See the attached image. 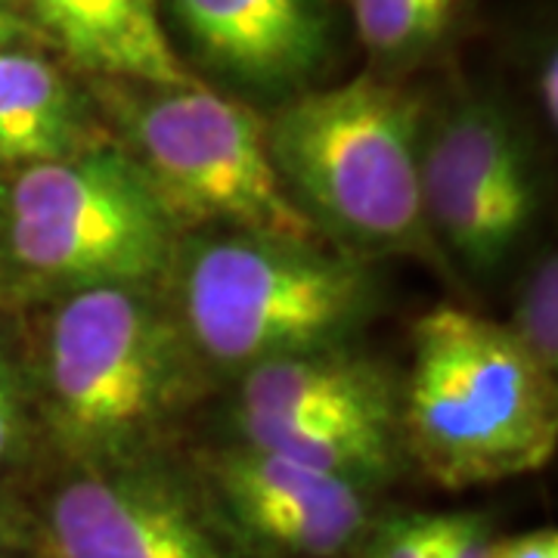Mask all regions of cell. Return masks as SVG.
Here are the masks:
<instances>
[{"label":"cell","mask_w":558,"mask_h":558,"mask_svg":"<svg viewBox=\"0 0 558 558\" xmlns=\"http://www.w3.org/2000/svg\"><path fill=\"white\" fill-rule=\"evenodd\" d=\"M400 425L440 487L521 478L556 457V379L506 323L440 304L413 326Z\"/></svg>","instance_id":"6da1fadb"},{"label":"cell","mask_w":558,"mask_h":558,"mask_svg":"<svg viewBox=\"0 0 558 558\" xmlns=\"http://www.w3.org/2000/svg\"><path fill=\"white\" fill-rule=\"evenodd\" d=\"M171 7L202 57L248 87L304 84L329 53L317 0H171Z\"/></svg>","instance_id":"30bf717a"},{"label":"cell","mask_w":558,"mask_h":558,"mask_svg":"<svg viewBox=\"0 0 558 558\" xmlns=\"http://www.w3.org/2000/svg\"><path fill=\"white\" fill-rule=\"evenodd\" d=\"M190 351L143 289L72 292L44 332L35 416L84 465H131L190 395Z\"/></svg>","instance_id":"7a4b0ae2"},{"label":"cell","mask_w":558,"mask_h":558,"mask_svg":"<svg viewBox=\"0 0 558 558\" xmlns=\"http://www.w3.org/2000/svg\"><path fill=\"white\" fill-rule=\"evenodd\" d=\"M245 447L299 462L351 484L385 478L395 465L398 413H336L307 418H236Z\"/></svg>","instance_id":"5bb4252c"},{"label":"cell","mask_w":558,"mask_h":558,"mask_svg":"<svg viewBox=\"0 0 558 558\" xmlns=\"http://www.w3.org/2000/svg\"><path fill=\"white\" fill-rule=\"evenodd\" d=\"M369 558H435V515H395L379 527Z\"/></svg>","instance_id":"ac0fdd59"},{"label":"cell","mask_w":558,"mask_h":558,"mask_svg":"<svg viewBox=\"0 0 558 558\" xmlns=\"http://www.w3.org/2000/svg\"><path fill=\"white\" fill-rule=\"evenodd\" d=\"M490 558H558L556 527H539L531 534L499 539L490 549Z\"/></svg>","instance_id":"ffe728a7"},{"label":"cell","mask_w":558,"mask_h":558,"mask_svg":"<svg viewBox=\"0 0 558 558\" xmlns=\"http://www.w3.org/2000/svg\"><path fill=\"white\" fill-rule=\"evenodd\" d=\"M25 7L90 72L149 87L193 84L161 25L156 0H25Z\"/></svg>","instance_id":"8fae6325"},{"label":"cell","mask_w":558,"mask_h":558,"mask_svg":"<svg viewBox=\"0 0 558 558\" xmlns=\"http://www.w3.org/2000/svg\"><path fill=\"white\" fill-rule=\"evenodd\" d=\"M236 418H307L398 413L395 388L376 363L341 348L270 360L242 373Z\"/></svg>","instance_id":"7c38bea8"},{"label":"cell","mask_w":558,"mask_h":558,"mask_svg":"<svg viewBox=\"0 0 558 558\" xmlns=\"http://www.w3.org/2000/svg\"><path fill=\"white\" fill-rule=\"evenodd\" d=\"M44 543L53 558H227L171 481L131 465L94 469L60 487Z\"/></svg>","instance_id":"ba28073f"},{"label":"cell","mask_w":558,"mask_h":558,"mask_svg":"<svg viewBox=\"0 0 558 558\" xmlns=\"http://www.w3.org/2000/svg\"><path fill=\"white\" fill-rule=\"evenodd\" d=\"M38 416L25 369L0 332V478L20 469L35 447Z\"/></svg>","instance_id":"e0dca14e"},{"label":"cell","mask_w":558,"mask_h":558,"mask_svg":"<svg viewBox=\"0 0 558 558\" xmlns=\"http://www.w3.org/2000/svg\"><path fill=\"white\" fill-rule=\"evenodd\" d=\"M373 307V282L354 255L319 242L230 233L183 260L180 326L193 351L218 366L341 348Z\"/></svg>","instance_id":"5b68a950"},{"label":"cell","mask_w":558,"mask_h":558,"mask_svg":"<svg viewBox=\"0 0 558 558\" xmlns=\"http://www.w3.org/2000/svg\"><path fill=\"white\" fill-rule=\"evenodd\" d=\"M425 223L469 270H497L531 227L534 171L519 128L494 100H465L422 153Z\"/></svg>","instance_id":"52a82bcc"},{"label":"cell","mask_w":558,"mask_h":558,"mask_svg":"<svg viewBox=\"0 0 558 558\" xmlns=\"http://www.w3.org/2000/svg\"><path fill=\"white\" fill-rule=\"evenodd\" d=\"M494 539L481 515H435V558H490Z\"/></svg>","instance_id":"d6986e66"},{"label":"cell","mask_w":558,"mask_h":558,"mask_svg":"<svg viewBox=\"0 0 558 558\" xmlns=\"http://www.w3.org/2000/svg\"><path fill=\"white\" fill-rule=\"evenodd\" d=\"M94 149L78 94L53 62L0 47V165L28 168Z\"/></svg>","instance_id":"4fadbf2b"},{"label":"cell","mask_w":558,"mask_h":558,"mask_svg":"<svg viewBox=\"0 0 558 558\" xmlns=\"http://www.w3.org/2000/svg\"><path fill=\"white\" fill-rule=\"evenodd\" d=\"M267 146L319 233L366 252L425 248L418 109L403 90L354 78L304 94L267 124Z\"/></svg>","instance_id":"3957f363"},{"label":"cell","mask_w":558,"mask_h":558,"mask_svg":"<svg viewBox=\"0 0 558 558\" xmlns=\"http://www.w3.org/2000/svg\"><path fill=\"white\" fill-rule=\"evenodd\" d=\"M521 348L537 366L556 379L558 373V264L556 255H543L521 289L515 323H506Z\"/></svg>","instance_id":"2e32d148"},{"label":"cell","mask_w":558,"mask_h":558,"mask_svg":"<svg viewBox=\"0 0 558 558\" xmlns=\"http://www.w3.org/2000/svg\"><path fill=\"white\" fill-rule=\"evenodd\" d=\"M22 35H25V25H22L20 13L7 0H0V47L20 44Z\"/></svg>","instance_id":"603a6c76"},{"label":"cell","mask_w":558,"mask_h":558,"mask_svg":"<svg viewBox=\"0 0 558 558\" xmlns=\"http://www.w3.org/2000/svg\"><path fill=\"white\" fill-rule=\"evenodd\" d=\"M360 40L376 57H403L435 44L462 0H351Z\"/></svg>","instance_id":"9a60e30c"},{"label":"cell","mask_w":558,"mask_h":558,"mask_svg":"<svg viewBox=\"0 0 558 558\" xmlns=\"http://www.w3.org/2000/svg\"><path fill=\"white\" fill-rule=\"evenodd\" d=\"M159 90L131 112V159L174 227L223 223L233 233L319 242L323 233L279 180L258 112L196 81Z\"/></svg>","instance_id":"8992f818"},{"label":"cell","mask_w":558,"mask_h":558,"mask_svg":"<svg viewBox=\"0 0 558 558\" xmlns=\"http://www.w3.org/2000/svg\"><path fill=\"white\" fill-rule=\"evenodd\" d=\"M211 475L242 531L289 556H339L366 524L363 487L245 444L223 453Z\"/></svg>","instance_id":"9c48e42d"},{"label":"cell","mask_w":558,"mask_h":558,"mask_svg":"<svg viewBox=\"0 0 558 558\" xmlns=\"http://www.w3.org/2000/svg\"><path fill=\"white\" fill-rule=\"evenodd\" d=\"M3 220H7V180L0 178V255H3Z\"/></svg>","instance_id":"cb8c5ba5"},{"label":"cell","mask_w":558,"mask_h":558,"mask_svg":"<svg viewBox=\"0 0 558 558\" xmlns=\"http://www.w3.org/2000/svg\"><path fill=\"white\" fill-rule=\"evenodd\" d=\"M22 546V521L13 512V506L0 494V558H7Z\"/></svg>","instance_id":"7402d4cb"},{"label":"cell","mask_w":558,"mask_h":558,"mask_svg":"<svg viewBox=\"0 0 558 558\" xmlns=\"http://www.w3.org/2000/svg\"><path fill=\"white\" fill-rule=\"evenodd\" d=\"M174 220L137 161L94 146L7 180L0 289H146L174 258Z\"/></svg>","instance_id":"277c9868"},{"label":"cell","mask_w":558,"mask_h":558,"mask_svg":"<svg viewBox=\"0 0 558 558\" xmlns=\"http://www.w3.org/2000/svg\"><path fill=\"white\" fill-rule=\"evenodd\" d=\"M556 53L549 50V57L539 60L537 69V97H539V109L543 116L549 119V124H556L558 119V90H556Z\"/></svg>","instance_id":"44dd1931"}]
</instances>
